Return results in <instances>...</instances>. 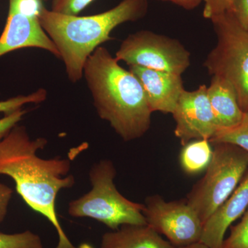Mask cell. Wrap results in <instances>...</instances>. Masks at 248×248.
Listing matches in <instances>:
<instances>
[{"label": "cell", "instance_id": "obj_17", "mask_svg": "<svg viewBox=\"0 0 248 248\" xmlns=\"http://www.w3.org/2000/svg\"><path fill=\"white\" fill-rule=\"evenodd\" d=\"M0 248H44L38 235L27 231L16 234L0 232Z\"/></svg>", "mask_w": 248, "mask_h": 248}, {"label": "cell", "instance_id": "obj_4", "mask_svg": "<svg viewBox=\"0 0 248 248\" xmlns=\"http://www.w3.org/2000/svg\"><path fill=\"white\" fill-rule=\"evenodd\" d=\"M116 173L110 160L93 165L89 173L92 189L69 203L70 216L93 218L112 231L124 225H146L144 204L132 202L119 192L114 184Z\"/></svg>", "mask_w": 248, "mask_h": 248}, {"label": "cell", "instance_id": "obj_27", "mask_svg": "<svg viewBox=\"0 0 248 248\" xmlns=\"http://www.w3.org/2000/svg\"><path fill=\"white\" fill-rule=\"evenodd\" d=\"M78 248H95L94 246H93L92 245L87 244V243H83L80 245Z\"/></svg>", "mask_w": 248, "mask_h": 248}, {"label": "cell", "instance_id": "obj_13", "mask_svg": "<svg viewBox=\"0 0 248 248\" xmlns=\"http://www.w3.org/2000/svg\"><path fill=\"white\" fill-rule=\"evenodd\" d=\"M101 248H174L149 225H124L105 233Z\"/></svg>", "mask_w": 248, "mask_h": 248}, {"label": "cell", "instance_id": "obj_19", "mask_svg": "<svg viewBox=\"0 0 248 248\" xmlns=\"http://www.w3.org/2000/svg\"><path fill=\"white\" fill-rule=\"evenodd\" d=\"M220 248H248V208L239 223L231 226V233Z\"/></svg>", "mask_w": 248, "mask_h": 248}, {"label": "cell", "instance_id": "obj_7", "mask_svg": "<svg viewBox=\"0 0 248 248\" xmlns=\"http://www.w3.org/2000/svg\"><path fill=\"white\" fill-rule=\"evenodd\" d=\"M117 61L182 76L190 65V53L177 39L140 31L130 34L115 54Z\"/></svg>", "mask_w": 248, "mask_h": 248}, {"label": "cell", "instance_id": "obj_3", "mask_svg": "<svg viewBox=\"0 0 248 248\" xmlns=\"http://www.w3.org/2000/svg\"><path fill=\"white\" fill-rule=\"evenodd\" d=\"M148 8L147 0H122L102 14L78 16L59 14L45 7L39 20L58 48L68 79L77 83L82 78L90 55L102 44L112 40L111 32L124 23L142 19Z\"/></svg>", "mask_w": 248, "mask_h": 248}, {"label": "cell", "instance_id": "obj_24", "mask_svg": "<svg viewBox=\"0 0 248 248\" xmlns=\"http://www.w3.org/2000/svg\"><path fill=\"white\" fill-rule=\"evenodd\" d=\"M13 193L14 190L11 187L0 183V223L4 221L7 215Z\"/></svg>", "mask_w": 248, "mask_h": 248}, {"label": "cell", "instance_id": "obj_21", "mask_svg": "<svg viewBox=\"0 0 248 248\" xmlns=\"http://www.w3.org/2000/svg\"><path fill=\"white\" fill-rule=\"evenodd\" d=\"M235 0H203V16L211 20L220 15L231 13Z\"/></svg>", "mask_w": 248, "mask_h": 248}, {"label": "cell", "instance_id": "obj_8", "mask_svg": "<svg viewBox=\"0 0 248 248\" xmlns=\"http://www.w3.org/2000/svg\"><path fill=\"white\" fill-rule=\"evenodd\" d=\"M147 224L169 239L174 247L200 241L203 223L185 200L166 202L161 196L146 200L143 211Z\"/></svg>", "mask_w": 248, "mask_h": 248}, {"label": "cell", "instance_id": "obj_2", "mask_svg": "<svg viewBox=\"0 0 248 248\" xmlns=\"http://www.w3.org/2000/svg\"><path fill=\"white\" fill-rule=\"evenodd\" d=\"M97 115L124 141L141 138L149 130L152 112L140 80L120 66L105 47H98L83 71Z\"/></svg>", "mask_w": 248, "mask_h": 248}, {"label": "cell", "instance_id": "obj_20", "mask_svg": "<svg viewBox=\"0 0 248 248\" xmlns=\"http://www.w3.org/2000/svg\"><path fill=\"white\" fill-rule=\"evenodd\" d=\"M94 0H53L51 9L59 14L78 16Z\"/></svg>", "mask_w": 248, "mask_h": 248}, {"label": "cell", "instance_id": "obj_10", "mask_svg": "<svg viewBox=\"0 0 248 248\" xmlns=\"http://www.w3.org/2000/svg\"><path fill=\"white\" fill-rule=\"evenodd\" d=\"M24 48L43 49L60 58L58 48L42 29L39 17L9 7L6 25L0 36V58Z\"/></svg>", "mask_w": 248, "mask_h": 248}, {"label": "cell", "instance_id": "obj_5", "mask_svg": "<svg viewBox=\"0 0 248 248\" xmlns=\"http://www.w3.org/2000/svg\"><path fill=\"white\" fill-rule=\"evenodd\" d=\"M213 157L205 174L186 201L204 223L232 193L248 169V153L227 143H212Z\"/></svg>", "mask_w": 248, "mask_h": 248}, {"label": "cell", "instance_id": "obj_22", "mask_svg": "<svg viewBox=\"0 0 248 248\" xmlns=\"http://www.w3.org/2000/svg\"><path fill=\"white\" fill-rule=\"evenodd\" d=\"M27 112V110L21 108L12 113L5 115L3 118L0 119V140L17 125Z\"/></svg>", "mask_w": 248, "mask_h": 248}, {"label": "cell", "instance_id": "obj_15", "mask_svg": "<svg viewBox=\"0 0 248 248\" xmlns=\"http://www.w3.org/2000/svg\"><path fill=\"white\" fill-rule=\"evenodd\" d=\"M213 148L207 140H194L187 143L180 153L183 170L188 174H196L206 170L213 157Z\"/></svg>", "mask_w": 248, "mask_h": 248}, {"label": "cell", "instance_id": "obj_9", "mask_svg": "<svg viewBox=\"0 0 248 248\" xmlns=\"http://www.w3.org/2000/svg\"><path fill=\"white\" fill-rule=\"evenodd\" d=\"M172 115L176 124L174 135L183 146L192 140L210 141L216 133V122L206 85H201L195 91L184 90Z\"/></svg>", "mask_w": 248, "mask_h": 248}, {"label": "cell", "instance_id": "obj_28", "mask_svg": "<svg viewBox=\"0 0 248 248\" xmlns=\"http://www.w3.org/2000/svg\"></svg>", "mask_w": 248, "mask_h": 248}, {"label": "cell", "instance_id": "obj_11", "mask_svg": "<svg viewBox=\"0 0 248 248\" xmlns=\"http://www.w3.org/2000/svg\"><path fill=\"white\" fill-rule=\"evenodd\" d=\"M129 71L140 80L152 112L172 113L185 90L182 76L137 66Z\"/></svg>", "mask_w": 248, "mask_h": 248}, {"label": "cell", "instance_id": "obj_26", "mask_svg": "<svg viewBox=\"0 0 248 248\" xmlns=\"http://www.w3.org/2000/svg\"><path fill=\"white\" fill-rule=\"evenodd\" d=\"M174 248H210L207 245L203 243L198 241L194 244L187 245V246H182V247H174Z\"/></svg>", "mask_w": 248, "mask_h": 248}, {"label": "cell", "instance_id": "obj_18", "mask_svg": "<svg viewBox=\"0 0 248 248\" xmlns=\"http://www.w3.org/2000/svg\"><path fill=\"white\" fill-rule=\"evenodd\" d=\"M46 97V91L44 89H40L28 95H19L10 98L6 100L0 101V112H4L5 115H8L22 108L25 104L31 103L40 104L45 102Z\"/></svg>", "mask_w": 248, "mask_h": 248}, {"label": "cell", "instance_id": "obj_23", "mask_svg": "<svg viewBox=\"0 0 248 248\" xmlns=\"http://www.w3.org/2000/svg\"><path fill=\"white\" fill-rule=\"evenodd\" d=\"M232 14L244 29L248 28V0H235Z\"/></svg>", "mask_w": 248, "mask_h": 248}, {"label": "cell", "instance_id": "obj_25", "mask_svg": "<svg viewBox=\"0 0 248 248\" xmlns=\"http://www.w3.org/2000/svg\"><path fill=\"white\" fill-rule=\"evenodd\" d=\"M170 1L186 10L195 9L203 1V0H159Z\"/></svg>", "mask_w": 248, "mask_h": 248}, {"label": "cell", "instance_id": "obj_16", "mask_svg": "<svg viewBox=\"0 0 248 248\" xmlns=\"http://www.w3.org/2000/svg\"><path fill=\"white\" fill-rule=\"evenodd\" d=\"M209 141L210 143H231L248 153V111L244 112L242 120L236 125L217 129Z\"/></svg>", "mask_w": 248, "mask_h": 248}, {"label": "cell", "instance_id": "obj_1", "mask_svg": "<svg viewBox=\"0 0 248 248\" xmlns=\"http://www.w3.org/2000/svg\"><path fill=\"white\" fill-rule=\"evenodd\" d=\"M47 143L45 138L31 140L27 128L17 124L0 140V174L12 178L25 203L53 225L59 237L55 248H78L62 229L56 211L59 192L76 184L74 176L69 174L71 160L37 156Z\"/></svg>", "mask_w": 248, "mask_h": 248}, {"label": "cell", "instance_id": "obj_12", "mask_svg": "<svg viewBox=\"0 0 248 248\" xmlns=\"http://www.w3.org/2000/svg\"><path fill=\"white\" fill-rule=\"evenodd\" d=\"M248 208V169L232 193L207 220L200 241L210 248H220L227 230Z\"/></svg>", "mask_w": 248, "mask_h": 248}, {"label": "cell", "instance_id": "obj_6", "mask_svg": "<svg viewBox=\"0 0 248 248\" xmlns=\"http://www.w3.org/2000/svg\"><path fill=\"white\" fill-rule=\"evenodd\" d=\"M217 45L203 66L209 74L226 80L232 86L241 110L248 111V31L232 13L211 19Z\"/></svg>", "mask_w": 248, "mask_h": 248}, {"label": "cell", "instance_id": "obj_14", "mask_svg": "<svg viewBox=\"0 0 248 248\" xmlns=\"http://www.w3.org/2000/svg\"><path fill=\"white\" fill-rule=\"evenodd\" d=\"M208 96L217 129L229 128L242 120L245 112L240 107L234 89L226 80L213 76Z\"/></svg>", "mask_w": 248, "mask_h": 248}]
</instances>
